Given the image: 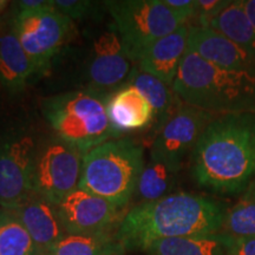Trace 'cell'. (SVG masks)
Listing matches in <instances>:
<instances>
[{
    "label": "cell",
    "mask_w": 255,
    "mask_h": 255,
    "mask_svg": "<svg viewBox=\"0 0 255 255\" xmlns=\"http://www.w3.org/2000/svg\"><path fill=\"white\" fill-rule=\"evenodd\" d=\"M107 111L117 136L145 129L155 119L151 104L131 84H124L108 96Z\"/></svg>",
    "instance_id": "cell-16"
},
{
    "label": "cell",
    "mask_w": 255,
    "mask_h": 255,
    "mask_svg": "<svg viewBox=\"0 0 255 255\" xmlns=\"http://www.w3.org/2000/svg\"><path fill=\"white\" fill-rule=\"evenodd\" d=\"M177 175V171L167 164L150 159L143 167L137 182L135 191V196L138 200L137 205L154 202L170 195L176 184Z\"/></svg>",
    "instance_id": "cell-22"
},
{
    "label": "cell",
    "mask_w": 255,
    "mask_h": 255,
    "mask_svg": "<svg viewBox=\"0 0 255 255\" xmlns=\"http://www.w3.org/2000/svg\"><path fill=\"white\" fill-rule=\"evenodd\" d=\"M127 84L135 87L151 104L155 113L154 123L156 124L157 131L181 103L173 88L154 77L150 73L144 72L137 65L128 78Z\"/></svg>",
    "instance_id": "cell-19"
},
{
    "label": "cell",
    "mask_w": 255,
    "mask_h": 255,
    "mask_svg": "<svg viewBox=\"0 0 255 255\" xmlns=\"http://www.w3.org/2000/svg\"><path fill=\"white\" fill-rule=\"evenodd\" d=\"M188 50L222 69H255V59L246 50L209 27L189 26Z\"/></svg>",
    "instance_id": "cell-15"
},
{
    "label": "cell",
    "mask_w": 255,
    "mask_h": 255,
    "mask_svg": "<svg viewBox=\"0 0 255 255\" xmlns=\"http://www.w3.org/2000/svg\"><path fill=\"white\" fill-rule=\"evenodd\" d=\"M57 209L68 234L116 232L124 216V210L82 188L60 201Z\"/></svg>",
    "instance_id": "cell-12"
},
{
    "label": "cell",
    "mask_w": 255,
    "mask_h": 255,
    "mask_svg": "<svg viewBox=\"0 0 255 255\" xmlns=\"http://www.w3.org/2000/svg\"><path fill=\"white\" fill-rule=\"evenodd\" d=\"M37 69L13 32L0 36V84L18 94L37 75Z\"/></svg>",
    "instance_id": "cell-17"
},
{
    "label": "cell",
    "mask_w": 255,
    "mask_h": 255,
    "mask_svg": "<svg viewBox=\"0 0 255 255\" xmlns=\"http://www.w3.org/2000/svg\"><path fill=\"white\" fill-rule=\"evenodd\" d=\"M72 20L60 13L49 0L45 7L30 12H18L13 33L36 66L44 73L62 49L72 28Z\"/></svg>",
    "instance_id": "cell-7"
},
{
    "label": "cell",
    "mask_w": 255,
    "mask_h": 255,
    "mask_svg": "<svg viewBox=\"0 0 255 255\" xmlns=\"http://www.w3.org/2000/svg\"><path fill=\"white\" fill-rule=\"evenodd\" d=\"M181 20L188 24L195 14V0H162Z\"/></svg>",
    "instance_id": "cell-28"
},
{
    "label": "cell",
    "mask_w": 255,
    "mask_h": 255,
    "mask_svg": "<svg viewBox=\"0 0 255 255\" xmlns=\"http://www.w3.org/2000/svg\"><path fill=\"white\" fill-rule=\"evenodd\" d=\"M144 167L143 148L131 139H110L84 156L79 188L126 210Z\"/></svg>",
    "instance_id": "cell-4"
},
{
    "label": "cell",
    "mask_w": 255,
    "mask_h": 255,
    "mask_svg": "<svg viewBox=\"0 0 255 255\" xmlns=\"http://www.w3.org/2000/svg\"><path fill=\"white\" fill-rule=\"evenodd\" d=\"M52 5L58 9L60 13L76 20L84 19L95 13L97 2L90 0H51Z\"/></svg>",
    "instance_id": "cell-25"
},
{
    "label": "cell",
    "mask_w": 255,
    "mask_h": 255,
    "mask_svg": "<svg viewBox=\"0 0 255 255\" xmlns=\"http://www.w3.org/2000/svg\"><path fill=\"white\" fill-rule=\"evenodd\" d=\"M223 237L227 255H255V238H233L228 235Z\"/></svg>",
    "instance_id": "cell-27"
},
{
    "label": "cell",
    "mask_w": 255,
    "mask_h": 255,
    "mask_svg": "<svg viewBox=\"0 0 255 255\" xmlns=\"http://www.w3.org/2000/svg\"><path fill=\"white\" fill-rule=\"evenodd\" d=\"M49 5V0H21L18 1L19 12H30L45 7Z\"/></svg>",
    "instance_id": "cell-29"
},
{
    "label": "cell",
    "mask_w": 255,
    "mask_h": 255,
    "mask_svg": "<svg viewBox=\"0 0 255 255\" xmlns=\"http://www.w3.org/2000/svg\"><path fill=\"white\" fill-rule=\"evenodd\" d=\"M126 248L116 232L66 234L44 255H123Z\"/></svg>",
    "instance_id": "cell-20"
},
{
    "label": "cell",
    "mask_w": 255,
    "mask_h": 255,
    "mask_svg": "<svg viewBox=\"0 0 255 255\" xmlns=\"http://www.w3.org/2000/svg\"><path fill=\"white\" fill-rule=\"evenodd\" d=\"M104 4L136 63L146 46L187 25L162 0H111Z\"/></svg>",
    "instance_id": "cell-6"
},
{
    "label": "cell",
    "mask_w": 255,
    "mask_h": 255,
    "mask_svg": "<svg viewBox=\"0 0 255 255\" xmlns=\"http://www.w3.org/2000/svg\"><path fill=\"white\" fill-rule=\"evenodd\" d=\"M226 210L214 199L180 191L127 210L116 234L126 251L145 252L165 239L220 233Z\"/></svg>",
    "instance_id": "cell-2"
},
{
    "label": "cell",
    "mask_w": 255,
    "mask_h": 255,
    "mask_svg": "<svg viewBox=\"0 0 255 255\" xmlns=\"http://www.w3.org/2000/svg\"><path fill=\"white\" fill-rule=\"evenodd\" d=\"M242 4L255 27V0H242Z\"/></svg>",
    "instance_id": "cell-30"
},
{
    "label": "cell",
    "mask_w": 255,
    "mask_h": 255,
    "mask_svg": "<svg viewBox=\"0 0 255 255\" xmlns=\"http://www.w3.org/2000/svg\"><path fill=\"white\" fill-rule=\"evenodd\" d=\"M36 141L15 133L0 141V207L13 209L33 193Z\"/></svg>",
    "instance_id": "cell-11"
},
{
    "label": "cell",
    "mask_w": 255,
    "mask_h": 255,
    "mask_svg": "<svg viewBox=\"0 0 255 255\" xmlns=\"http://www.w3.org/2000/svg\"><path fill=\"white\" fill-rule=\"evenodd\" d=\"M0 255H40L31 235L11 210L0 207Z\"/></svg>",
    "instance_id": "cell-24"
},
{
    "label": "cell",
    "mask_w": 255,
    "mask_h": 255,
    "mask_svg": "<svg viewBox=\"0 0 255 255\" xmlns=\"http://www.w3.org/2000/svg\"><path fill=\"white\" fill-rule=\"evenodd\" d=\"M189 25L159 38L146 46L137 58V66L169 87H173L181 63L188 51Z\"/></svg>",
    "instance_id": "cell-14"
},
{
    "label": "cell",
    "mask_w": 255,
    "mask_h": 255,
    "mask_svg": "<svg viewBox=\"0 0 255 255\" xmlns=\"http://www.w3.org/2000/svg\"><path fill=\"white\" fill-rule=\"evenodd\" d=\"M136 65L119 30L111 23L92 39L87 70L89 90L109 96L127 84Z\"/></svg>",
    "instance_id": "cell-10"
},
{
    "label": "cell",
    "mask_w": 255,
    "mask_h": 255,
    "mask_svg": "<svg viewBox=\"0 0 255 255\" xmlns=\"http://www.w3.org/2000/svg\"><path fill=\"white\" fill-rule=\"evenodd\" d=\"M191 175L220 195H240L255 180V114L219 115L191 152Z\"/></svg>",
    "instance_id": "cell-1"
},
{
    "label": "cell",
    "mask_w": 255,
    "mask_h": 255,
    "mask_svg": "<svg viewBox=\"0 0 255 255\" xmlns=\"http://www.w3.org/2000/svg\"><path fill=\"white\" fill-rule=\"evenodd\" d=\"M171 88L184 104L214 116L255 114V69H222L188 50Z\"/></svg>",
    "instance_id": "cell-3"
},
{
    "label": "cell",
    "mask_w": 255,
    "mask_h": 255,
    "mask_svg": "<svg viewBox=\"0 0 255 255\" xmlns=\"http://www.w3.org/2000/svg\"><path fill=\"white\" fill-rule=\"evenodd\" d=\"M149 255H227L225 237L215 234L165 239L145 250Z\"/></svg>",
    "instance_id": "cell-21"
},
{
    "label": "cell",
    "mask_w": 255,
    "mask_h": 255,
    "mask_svg": "<svg viewBox=\"0 0 255 255\" xmlns=\"http://www.w3.org/2000/svg\"><path fill=\"white\" fill-rule=\"evenodd\" d=\"M214 117L181 102L156 132L151 143L150 159L162 162L180 173L186 156L191 155L201 133Z\"/></svg>",
    "instance_id": "cell-9"
},
{
    "label": "cell",
    "mask_w": 255,
    "mask_h": 255,
    "mask_svg": "<svg viewBox=\"0 0 255 255\" xmlns=\"http://www.w3.org/2000/svg\"><path fill=\"white\" fill-rule=\"evenodd\" d=\"M11 210L31 235L40 255L49 252L68 233L59 218L57 206L33 191Z\"/></svg>",
    "instance_id": "cell-13"
},
{
    "label": "cell",
    "mask_w": 255,
    "mask_h": 255,
    "mask_svg": "<svg viewBox=\"0 0 255 255\" xmlns=\"http://www.w3.org/2000/svg\"><path fill=\"white\" fill-rule=\"evenodd\" d=\"M220 233L233 238H255V180L235 205L227 207Z\"/></svg>",
    "instance_id": "cell-23"
},
{
    "label": "cell",
    "mask_w": 255,
    "mask_h": 255,
    "mask_svg": "<svg viewBox=\"0 0 255 255\" xmlns=\"http://www.w3.org/2000/svg\"><path fill=\"white\" fill-rule=\"evenodd\" d=\"M229 0H195V26H203V24L210 18L218 14L228 4Z\"/></svg>",
    "instance_id": "cell-26"
},
{
    "label": "cell",
    "mask_w": 255,
    "mask_h": 255,
    "mask_svg": "<svg viewBox=\"0 0 255 255\" xmlns=\"http://www.w3.org/2000/svg\"><path fill=\"white\" fill-rule=\"evenodd\" d=\"M8 5V1H5V0H0V13H1L2 11H4L6 6Z\"/></svg>",
    "instance_id": "cell-31"
},
{
    "label": "cell",
    "mask_w": 255,
    "mask_h": 255,
    "mask_svg": "<svg viewBox=\"0 0 255 255\" xmlns=\"http://www.w3.org/2000/svg\"><path fill=\"white\" fill-rule=\"evenodd\" d=\"M246 50L255 59V27L242 0H229L218 14L203 24Z\"/></svg>",
    "instance_id": "cell-18"
},
{
    "label": "cell",
    "mask_w": 255,
    "mask_h": 255,
    "mask_svg": "<svg viewBox=\"0 0 255 255\" xmlns=\"http://www.w3.org/2000/svg\"><path fill=\"white\" fill-rule=\"evenodd\" d=\"M107 100L108 95L95 91H71L46 98L41 110L56 137L87 154L119 137L108 117Z\"/></svg>",
    "instance_id": "cell-5"
},
{
    "label": "cell",
    "mask_w": 255,
    "mask_h": 255,
    "mask_svg": "<svg viewBox=\"0 0 255 255\" xmlns=\"http://www.w3.org/2000/svg\"><path fill=\"white\" fill-rule=\"evenodd\" d=\"M85 152L56 137L37 150L33 191L58 205L79 188Z\"/></svg>",
    "instance_id": "cell-8"
}]
</instances>
